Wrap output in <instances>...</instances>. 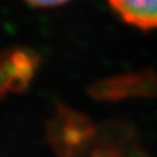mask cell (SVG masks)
<instances>
[{
	"label": "cell",
	"mask_w": 157,
	"mask_h": 157,
	"mask_svg": "<svg viewBox=\"0 0 157 157\" xmlns=\"http://www.w3.org/2000/svg\"><path fill=\"white\" fill-rule=\"evenodd\" d=\"M77 157H147V155L128 126L113 122L98 126L97 134Z\"/></svg>",
	"instance_id": "obj_4"
},
{
	"label": "cell",
	"mask_w": 157,
	"mask_h": 157,
	"mask_svg": "<svg viewBox=\"0 0 157 157\" xmlns=\"http://www.w3.org/2000/svg\"><path fill=\"white\" fill-rule=\"evenodd\" d=\"M97 101L114 102L130 98H157V72L151 68L115 73L104 77L88 88Z\"/></svg>",
	"instance_id": "obj_2"
},
{
	"label": "cell",
	"mask_w": 157,
	"mask_h": 157,
	"mask_svg": "<svg viewBox=\"0 0 157 157\" xmlns=\"http://www.w3.org/2000/svg\"><path fill=\"white\" fill-rule=\"evenodd\" d=\"M124 22L143 30L157 29V0H107Z\"/></svg>",
	"instance_id": "obj_5"
},
{
	"label": "cell",
	"mask_w": 157,
	"mask_h": 157,
	"mask_svg": "<svg viewBox=\"0 0 157 157\" xmlns=\"http://www.w3.org/2000/svg\"><path fill=\"white\" fill-rule=\"evenodd\" d=\"M34 8H54L67 3L68 0H24Z\"/></svg>",
	"instance_id": "obj_6"
},
{
	"label": "cell",
	"mask_w": 157,
	"mask_h": 157,
	"mask_svg": "<svg viewBox=\"0 0 157 157\" xmlns=\"http://www.w3.org/2000/svg\"><path fill=\"white\" fill-rule=\"evenodd\" d=\"M98 126L84 113L58 105L46 126V135L56 157H77L90 143Z\"/></svg>",
	"instance_id": "obj_1"
},
{
	"label": "cell",
	"mask_w": 157,
	"mask_h": 157,
	"mask_svg": "<svg viewBox=\"0 0 157 157\" xmlns=\"http://www.w3.org/2000/svg\"><path fill=\"white\" fill-rule=\"evenodd\" d=\"M41 66V56L26 46L0 50V101L25 92Z\"/></svg>",
	"instance_id": "obj_3"
}]
</instances>
